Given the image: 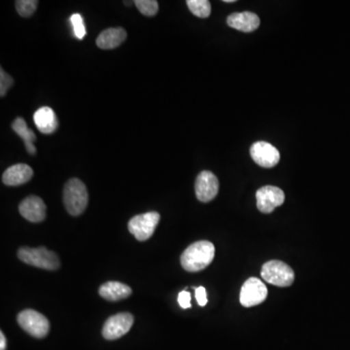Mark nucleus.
<instances>
[{
  "mask_svg": "<svg viewBox=\"0 0 350 350\" xmlns=\"http://www.w3.org/2000/svg\"><path fill=\"white\" fill-rule=\"evenodd\" d=\"M135 4L140 13L148 17L156 15L159 10V4L156 0H137Z\"/></svg>",
  "mask_w": 350,
  "mask_h": 350,
  "instance_id": "21",
  "label": "nucleus"
},
{
  "mask_svg": "<svg viewBox=\"0 0 350 350\" xmlns=\"http://www.w3.org/2000/svg\"><path fill=\"white\" fill-rule=\"evenodd\" d=\"M178 304L184 310L190 308L191 305V294L187 291H182L178 295Z\"/></svg>",
  "mask_w": 350,
  "mask_h": 350,
  "instance_id": "24",
  "label": "nucleus"
},
{
  "mask_svg": "<svg viewBox=\"0 0 350 350\" xmlns=\"http://www.w3.org/2000/svg\"><path fill=\"white\" fill-rule=\"evenodd\" d=\"M250 155L260 167L271 169L275 167L280 160V154L273 145L259 142L251 146Z\"/></svg>",
  "mask_w": 350,
  "mask_h": 350,
  "instance_id": "10",
  "label": "nucleus"
},
{
  "mask_svg": "<svg viewBox=\"0 0 350 350\" xmlns=\"http://www.w3.org/2000/svg\"><path fill=\"white\" fill-rule=\"evenodd\" d=\"M71 24H72L73 31L75 36L78 39H83L86 36V27H85L84 20L80 14H75L70 18Z\"/></svg>",
  "mask_w": 350,
  "mask_h": 350,
  "instance_id": "22",
  "label": "nucleus"
},
{
  "mask_svg": "<svg viewBox=\"0 0 350 350\" xmlns=\"http://www.w3.org/2000/svg\"><path fill=\"white\" fill-rule=\"evenodd\" d=\"M18 323L32 337L42 338L50 331L49 320L33 310H25L18 315Z\"/></svg>",
  "mask_w": 350,
  "mask_h": 350,
  "instance_id": "5",
  "label": "nucleus"
},
{
  "mask_svg": "<svg viewBox=\"0 0 350 350\" xmlns=\"http://www.w3.org/2000/svg\"><path fill=\"white\" fill-rule=\"evenodd\" d=\"M267 297H268V289L266 285L259 278H250L243 283L241 287L239 301L241 306L251 308L262 304L266 300Z\"/></svg>",
  "mask_w": 350,
  "mask_h": 350,
  "instance_id": "7",
  "label": "nucleus"
},
{
  "mask_svg": "<svg viewBox=\"0 0 350 350\" xmlns=\"http://www.w3.org/2000/svg\"><path fill=\"white\" fill-rule=\"evenodd\" d=\"M196 299L200 306H204L207 304L206 288L200 286L196 288Z\"/></svg>",
  "mask_w": 350,
  "mask_h": 350,
  "instance_id": "25",
  "label": "nucleus"
},
{
  "mask_svg": "<svg viewBox=\"0 0 350 350\" xmlns=\"http://www.w3.org/2000/svg\"><path fill=\"white\" fill-rule=\"evenodd\" d=\"M12 129L23 140H24L25 149L31 155L36 154V147L33 142L36 140V135L33 131L27 128V123L23 118H17L12 124Z\"/></svg>",
  "mask_w": 350,
  "mask_h": 350,
  "instance_id": "18",
  "label": "nucleus"
},
{
  "mask_svg": "<svg viewBox=\"0 0 350 350\" xmlns=\"http://www.w3.org/2000/svg\"><path fill=\"white\" fill-rule=\"evenodd\" d=\"M89 202L86 186L78 178L66 182L64 189V204L66 211L73 216L81 215Z\"/></svg>",
  "mask_w": 350,
  "mask_h": 350,
  "instance_id": "2",
  "label": "nucleus"
},
{
  "mask_svg": "<svg viewBox=\"0 0 350 350\" xmlns=\"http://www.w3.org/2000/svg\"><path fill=\"white\" fill-rule=\"evenodd\" d=\"M18 257L29 266L47 271H55L59 267V259L56 253L46 250L45 247L20 248L18 251Z\"/></svg>",
  "mask_w": 350,
  "mask_h": 350,
  "instance_id": "3",
  "label": "nucleus"
},
{
  "mask_svg": "<svg viewBox=\"0 0 350 350\" xmlns=\"http://www.w3.org/2000/svg\"><path fill=\"white\" fill-rule=\"evenodd\" d=\"M187 5L191 12L197 17L206 19L211 13V4L208 0H188Z\"/></svg>",
  "mask_w": 350,
  "mask_h": 350,
  "instance_id": "19",
  "label": "nucleus"
},
{
  "mask_svg": "<svg viewBox=\"0 0 350 350\" xmlns=\"http://www.w3.org/2000/svg\"><path fill=\"white\" fill-rule=\"evenodd\" d=\"M21 215L32 223L42 222L46 217V204L36 196L25 198L19 206Z\"/></svg>",
  "mask_w": 350,
  "mask_h": 350,
  "instance_id": "12",
  "label": "nucleus"
},
{
  "mask_svg": "<svg viewBox=\"0 0 350 350\" xmlns=\"http://www.w3.org/2000/svg\"><path fill=\"white\" fill-rule=\"evenodd\" d=\"M98 293L105 300L116 301L128 298L133 291L128 285L124 284V283L110 282L101 285Z\"/></svg>",
  "mask_w": 350,
  "mask_h": 350,
  "instance_id": "17",
  "label": "nucleus"
},
{
  "mask_svg": "<svg viewBox=\"0 0 350 350\" xmlns=\"http://www.w3.org/2000/svg\"><path fill=\"white\" fill-rule=\"evenodd\" d=\"M160 219V214L154 211L139 214L131 219L128 224L129 231L137 241H147L153 236Z\"/></svg>",
  "mask_w": 350,
  "mask_h": 350,
  "instance_id": "6",
  "label": "nucleus"
},
{
  "mask_svg": "<svg viewBox=\"0 0 350 350\" xmlns=\"http://www.w3.org/2000/svg\"><path fill=\"white\" fill-rule=\"evenodd\" d=\"M33 120L38 131L44 135L54 133L59 126V121L54 110L47 107L39 108L38 111L34 113Z\"/></svg>",
  "mask_w": 350,
  "mask_h": 350,
  "instance_id": "15",
  "label": "nucleus"
},
{
  "mask_svg": "<svg viewBox=\"0 0 350 350\" xmlns=\"http://www.w3.org/2000/svg\"><path fill=\"white\" fill-rule=\"evenodd\" d=\"M257 207L262 213H273L276 207L282 206L285 195L282 189L275 186H264L256 193Z\"/></svg>",
  "mask_w": 350,
  "mask_h": 350,
  "instance_id": "9",
  "label": "nucleus"
},
{
  "mask_svg": "<svg viewBox=\"0 0 350 350\" xmlns=\"http://www.w3.org/2000/svg\"><path fill=\"white\" fill-rule=\"evenodd\" d=\"M215 256V246L211 241L191 244L181 255V266L185 271L197 273L208 267Z\"/></svg>",
  "mask_w": 350,
  "mask_h": 350,
  "instance_id": "1",
  "label": "nucleus"
},
{
  "mask_svg": "<svg viewBox=\"0 0 350 350\" xmlns=\"http://www.w3.org/2000/svg\"><path fill=\"white\" fill-rule=\"evenodd\" d=\"M126 38V32L122 27H110L101 32L96 39V45L103 50H111L119 47Z\"/></svg>",
  "mask_w": 350,
  "mask_h": 350,
  "instance_id": "16",
  "label": "nucleus"
},
{
  "mask_svg": "<svg viewBox=\"0 0 350 350\" xmlns=\"http://www.w3.org/2000/svg\"><path fill=\"white\" fill-rule=\"evenodd\" d=\"M228 25L232 29L239 31L252 32L256 31L260 25V18L252 12L234 13L228 17Z\"/></svg>",
  "mask_w": 350,
  "mask_h": 350,
  "instance_id": "14",
  "label": "nucleus"
},
{
  "mask_svg": "<svg viewBox=\"0 0 350 350\" xmlns=\"http://www.w3.org/2000/svg\"><path fill=\"white\" fill-rule=\"evenodd\" d=\"M14 80L10 75H7L3 68L0 69V96L3 98L7 91L13 86Z\"/></svg>",
  "mask_w": 350,
  "mask_h": 350,
  "instance_id": "23",
  "label": "nucleus"
},
{
  "mask_svg": "<svg viewBox=\"0 0 350 350\" xmlns=\"http://www.w3.org/2000/svg\"><path fill=\"white\" fill-rule=\"evenodd\" d=\"M196 196L202 202H211L218 194L219 181L211 172L204 170L198 175L195 184Z\"/></svg>",
  "mask_w": 350,
  "mask_h": 350,
  "instance_id": "11",
  "label": "nucleus"
},
{
  "mask_svg": "<svg viewBox=\"0 0 350 350\" xmlns=\"http://www.w3.org/2000/svg\"><path fill=\"white\" fill-rule=\"evenodd\" d=\"M38 1L36 0H18L16 1V9L22 17H29L36 12Z\"/></svg>",
  "mask_w": 350,
  "mask_h": 350,
  "instance_id": "20",
  "label": "nucleus"
},
{
  "mask_svg": "<svg viewBox=\"0 0 350 350\" xmlns=\"http://www.w3.org/2000/svg\"><path fill=\"white\" fill-rule=\"evenodd\" d=\"M226 3H232V2H236V0H224Z\"/></svg>",
  "mask_w": 350,
  "mask_h": 350,
  "instance_id": "27",
  "label": "nucleus"
},
{
  "mask_svg": "<svg viewBox=\"0 0 350 350\" xmlns=\"http://www.w3.org/2000/svg\"><path fill=\"white\" fill-rule=\"evenodd\" d=\"M33 170L29 165L18 163L8 167L2 175V182L7 186H19L31 180Z\"/></svg>",
  "mask_w": 350,
  "mask_h": 350,
  "instance_id": "13",
  "label": "nucleus"
},
{
  "mask_svg": "<svg viewBox=\"0 0 350 350\" xmlns=\"http://www.w3.org/2000/svg\"><path fill=\"white\" fill-rule=\"evenodd\" d=\"M261 275L262 280L278 287H289L295 280L293 269L284 262L278 260L267 262L262 266Z\"/></svg>",
  "mask_w": 350,
  "mask_h": 350,
  "instance_id": "4",
  "label": "nucleus"
},
{
  "mask_svg": "<svg viewBox=\"0 0 350 350\" xmlns=\"http://www.w3.org/2000/svg\"><path fill=\"white\" fill-rule=\"evenodd\" d=\"M6 349V338L4 336V334L0 333V350H5Z\"/></svg>",
  "mask_w": 350,
  "mask_h": 350,
  "instance_id": "26",
  "label": "nucleus"
},
{
  "mask_svg": "<svg viewBox=\"0 0 350 350\" xmlns=\"http://www.w3.org/2000/svg\"><path fill=\"white\" fill-rule=\"evenodd\" d=\"M133 321L135 319L131 313L122 312L113 315L105 321L103 325V338L108 340H113L123 337L131 330Z\"/></svg>",
  "mask_w": 350,
  "mask_h": 350,
  "instance_id": "8",
  "label": "nucleus"
}]
</instances>
